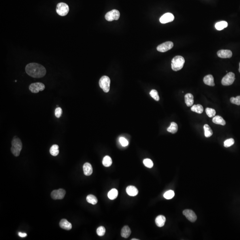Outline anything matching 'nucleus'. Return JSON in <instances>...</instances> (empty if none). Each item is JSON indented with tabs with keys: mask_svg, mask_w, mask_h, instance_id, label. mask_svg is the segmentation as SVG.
<instances>
[{
	"mask_svg": "<svg viewBox=\"0 0 240 240\" xmlns=\"http://www.w3.org/2000/svg\"><path fill=\"white\" fill-rule=\"evenodd\" d=\"M132 240H138V239H131Z\"/></svg>",
	"mask_w": 240,
	"mask_h": 240,
	"instance_id": "41",
	"label": "nucleus"
},
{
	"mask_svg": "<svg viewBox=\"0 0 240 240\" xmlns=\"http://www.w3.org/2000/svg\"><path fill=\"white\" fill-rule=\"evenodd\" d=\"M86 200L88 203L93 205L96 204L98 201L97 198L95 196L92 194L88 195L87 196Z\"/></svg>",
	"mask_w": 240,
	"mask_h": 240,
	"instance_id": "29",
	"label": "nucleus"
},
{
	"mask_svg": "<svg viewBox=\"0 0 240 240\" xmlns=\"http://www.w3.org/2000/svg\"><path fill=\"white\" fill-rule=\"evenodd\" d=\"M205 112L207 114V116L209 118H213L214 117L216 113L215 109L209 108H207L205 109Z\"/></svg>",
	"mask_w": 240,
	"mask_h": 240,
	"instance_id": "31",
	"label": "nucleus"
},
{
	"mask_svg": "<svg viewBox=\"0 0 240 240\" xmlns=\"http://www.w3.org/2000/svg\"><path fill=\"white\" fill-rule=\"evenodd\" d=\"M234 140L233 138H229L226 140L224 142V145L226 148L230 147L231 146L233 145L234 144Z\"/></svg>",
	"mask_w": 240,
	"mask_h": 240,
	"instance_id": "34",
	"label": "nucleus"
},
{
	"mask_svg": "<svg viewBox=\"0 0 240 240\" xmlns=\"http://www.w3.org/2000/svg\"><path fill=\"white\" fill-rule=\"evenodd\" d=\"M45 88V85L41 82L32 83L29 86V90L33 93H38L39 91L44 90Z\"/></svg>",
	"mask_w": 240,
	"mask_h": 240,
	"instance_id": "8",
	"label": "nucleus"
},
{
	"mask_svg": "<svg viewBox=\"0 0 240 240\" xmlns=\"http://www.w3.org/2000/svg\"><path fill=\"white\" fill-rule=\"evenodd\" d=\"M143 164L144 165L148 168H152L154 166V163L153 161L150 159H145L143 160Z\"/></svg>",
	"mask_w": 240,
	"mask_h": 240,
	"instance_id": "32",
	"label": "nucleus"
},
{
	"mask_svg": "<svg viewBox=\"0 0 240 240\" xmlns=\"http://www.w3.org/2000/svg\"><path fill=\"white\" fill-rule=\"evenodd\" d=\"M65 194L66 192L64 190L60 189L52 192L51 196L54 200H61L63 199Z\"/></svg>",
	"mask_w": 240,
	"mask_h": 240,
	"instance_id": "9",
	"label": "nucleus"
},
{
	"mask_svg": "<svg viewBox=\"0 0 240 240\" xmlns=\"http://www.w3.org/2000/svg\"><path fill=\"white\" fill-rule=\"evenodd\" d=\"M218 56L222 58H230L232 56V52L229 50H222L217 53Z\"/></svg>",
	"mask_w": 240,
	"mask_h": 240,
	"instance_id": "13",
	"label": "nucleus"
},
{
	"mask_svg": "<svg viewBox=\"0 0 240 240\" xmlns=\"http://www.w3.org/2000/svg\"><path fill=\"white\" fill-rule=\"evenodd\" d=\"M131 233V231L130 228L127 226H124L121 231V235L124 238H127L129 237Z\"/></svg>",
	"mask_w": 240,
	"mask_h": 240,
	"instance_id": "20",
	"label": "nucleus"
},
{
	"mask_svg": "<svg viewBox=\"0 0 240 240\" xmlns=\"http://www.w3.org/2000/svg\"><path fill=\"white\" fill-rule=\"evenodd\" d=\"M102 164L103 165L106 167H108L111 166L112 164V160L110 156H106L104 157L102 160Z\"/></svg>",
	"mask_w": 240,
	"mask_h": 240,
	"instance_id": "26",
	"label": "nucleus"
},
{
	"mask_svg": "<svg viewBox=\"0 0 240 240\" xmlns=\"http://www.w3.org/2000/svg\"><path fill=\"white\" fill-rule=\"evenodd\" d=\"M174 195H175V194H174V191L172 190H170L165 193L164 194V197L166 199L169 200L173 198Z\"/></svg>",
	"mask_w": 240,
	"mask_h": 240,
	"instance_id": "30",
	"label": "nucleus"
},
{
	"mask_svg": "<svg viewBox=\"0 0 240 240\" xmlns=\"http://www.w3.org/2000/svg\"><path fill=\"white\" fill-rule=\"evenodd\" d=\"M120 14L118 10H113L108 12L105 14V18L107 21L112 22L114 20H118L119 18Z\"/></svg>",
	"mask_w": 240,
	"mask_h": 240,
	"instance_id": "7",
	"label": "nucleus"
},
{
	"mask_svg": "<svg viewBox=\"0 0 240 240\" xmlns=\"http://www.w3.org/2000/svg\"><path fill=\"white\" fill-rule=\"evenodd\" d=\"M230 101L232 104L240 105V96H238L236 97H232L230 99Z\"/></svg>",
	"mask_w": 240,
	"mask_h": 240,
	"instance_id": "36",
	"label": "nucleus"
},
{
	"mask_svg": "<svg viewBox=\"0 0 240 240\" xmlns=\"http://www.w3.org/2000/svg\"><path fill=\"white\" fill-rule=\"evenodd\" d=\"M194 96L191 93H187L185 96V103L188 107L192 106L194 103Z\"/></svg>",
	"mask_w": 240,
	"mask_h": 240,
	"instance_id": "17",
	"label": "nucleus"
},
{
	"mask_svg": "<svg viewBox=\"0 0 240 240\" xmlns=\"http://www.w3.org/2000/svg\"><path fill=\"white\" fill-rule=\"evenodd\" d=\"M60 226L61 228L66 230H69L72 228V224L65 219H63L60 222Z\"/></svg>",
	"mask_w": 240,
	"mask_h": 240,
	"instance_id": "15",
	"label": "nucleus"
},
{
	"mask_svg": "<svg viewBox=\"0 0 240 240\" xmlns=\"http://www.w3.org/2000/svg\"><path fill=\"white\" fill-rule=\"evenodd\" d=\"M50 153L53 156H56L59 153V146L57 145H54L52 146L50 149Z\"/></svg>",
	"mask_w": 240,
	"mask_h": 240,
	"instance_id": "24",
	"label": "nucleus"
},
{
	"mask_svg": "<svg viewBox=\"0 0 240 240\" xmlns=\"http://www.w3.org/2000/svg\"><path fill=\"white\" fill-rule=\"evenodd\" d=\"M212 121L214 123L216 124H221L222 126H225L226 124V121L224 120V119L221 116H214L213 118Z\"/></svg>",
	"mask_w": 240,
	"mask_h": 240,
	"instance_id": "21",
	"label": "nucleus"
},
{
	"mask_svg": "<svg viewBox=\"0 0 240 240\" xmlns=\"http://www.w3.org/2000/svg\"><path fill=\"white\" fill-rule=\"evenodd\" d=\"M174 19V17L173 15L171 13H167L161 16V18H160V22L161 23L165 24L173 22Z\"/></svg>",
	"mask_w": 240,
	"mask_h": 240,
	"instance_id": "12",
	"label": "nucleus"
},
{
	"mask_svg": "<svg viewBox=\"0 0 240 240\" xmlns=\"http://www.w3.org/2000/svg\"><path fill=\"white\" fill-rule=\"evenodd\" d=\"M68 5L63 2L58 3L56 5V12L61 16H65L69 12Z\"/></svg>",
	"mask_w": 240,
	"mask_h": 240,
	"instance_id": "5",
	"label": "nucleus"
},
{
	"mask_svg": "<svg viewBox=\"0 0 240 240\" xmlns=\"http://www.w3.org/2000/svg\"><path fill=\"white\" fill-rule=\"evenodd\" d=\"M22 148V144L21 140L17 137H14L12 141L11 152L15 156L20 155V151Z\"/></svg>",
	"mask_w": 240,
	"mask_h": 240,
	"instance_id": "2",
	"label": "nucleus"
},
{
	"mask_svg": "<svg viewBox=\"0 0 240 240\" xmlns=\"http://www.w3.org/2000/svg\"><path fill=\"white\" fill-rule=\"evenodd\" d=\"M173 46V42H171V41H167V42H164L162 44L159 45L157 47L156 50L160 52L164 53V52H165L171 50Z\"/></svg>",
	"mask_w": 240,
	"mask_h": 240,
	"instance_id": "10",
	"label": "nucleus"
},
{
	"mask_svg": "<svg viewBox=\"0 0 240 240\" xmlns=\"http://www.w3.org/2000/svg\"><path fill=\"white\" fill-rule=\"evenodd\" d=\"M191 111L192 112H196L197 114H201L203 113L204 109L202 105L198 104V105H192L191 107Z\"/></svg>",
	"mask_w": 240,
	"mask_h": 240,
	"instance_id": "23",
	"label": "nucleus"
},
{
	"mask_svg": "<svg viewBox=\"0 0 240 240\" xmlns=\"http://www.w3.org/2000/svg\"><path fill=\"white\" fill-rule=\"evenodd\" d=\"M62 114V109L61 107H57L55 111V115L57 118H60L61 117Z\"/></svg>",
	"mask_w": 240,
	"mask_h": 240,
	"instance_id": "37",
	"label": "nucleus"
},
{
	"mask_svg": "<svg viewBox=\"0 0 240 240\" xmlns=\"http://www.w3.org/2000/svg\"><path fill=\"white\" fill-rule=\"evenodd\" d=\"M105 231L106 230H105V228L101 226L97 228V233L99 236H103L105 234Z\"/></svg>",
	"mask_w": 240,
	"mask_h": 240,
	"instance_id": "35",
	"label": "nucleus"
},
{
	"mask_svg": "<svg viewBox=\"0 0 240 240\" xmlns=\"http://www.w3.org/2000/svg\"><path fill=\"white\" fill-rule=\"evenodd\" d=\"M228 23L225 21H222L217 23L215 24V28L218 30H222L228 27Z\"/></svg>",
	"mask_w": 240,
	"mask_h": 240,
	"instance_id": "28",
	"label": "nucleus"
},
{
	"mask_svg": "<svg viewBox=\"0 0 240 240\" xmlns=\"http://www.w3.org/2000/svg\"><path fill=\"white\" fill-rule=\"evenodd\" d=\"M204 129L205 136V137H210L213 135V131L208 124H205L204 126Z\"/></svg>",
	"mask_w": 240,
	"mask_h": 240,
	"instance_id": "25",
	"label": "nucleus"
},
{
	"mask_svg": "<svg viewBox=\"0 0 240 240\" xmlns=\"http://www.w3.org/2000/svg\"><path fill=\"white\" fill-rule=\"evenodd\" d=\"M178 130V126L177 124L174 122H171L170 126L167 128V131L173 134L176 133Z\"/></svg>",
	"mask_w": 240,
	"mask_h": 240,
	"instance_id": "22",
	"label": "nucleus"
},
{
	"mask_svg": "<svg viewBox=\"0 0 240 240\" xmlns=\"http://www.w3.org/2000/svg\"><path fill=\"white\" fill-rule=\"evenodd\" d=\"M239 72H240V64H239Z\"/></svg>",
	"mask_w": 240,
	"mask_h": 240,
	"instance_id": "40",
	"label": "nucleus"
},
{
	"mask_svg": "<svg viewBox=\"0 0 240 240\" xmlns=\"http://www.w3.org/2000/svg\"><path fill=\"white\" fill-rule=\"evenodd\" d=\"M183 215L186 216L188 220L192 222H194L197 219V217L194 212L190 209H186L183 212Z\"/></svg>",
	"mask_w": 240,
	"mask_h": 240,
	"instance_id": "11",
	"label": "nucleus"
},
{
	"mask_svg": "<svg viewBox=\"0 0 240 240\" xmlns=\"http://www.w3.org/2000/svg\"><path fill=\"white\" fill-rule=\"evenodd\" d=\"M118 191L115 189H113L108 192V196L110 200H114L118 197Z\"/></svg>",
	"mask_w": 240,
	"mask_h": 240,
	"instance_id": "27",
	"label": "nucleus"
},
{
	"mask_svg": "<svg viewBox=\"0 0 240 240\" xmlns=\"http://www.w3.org/2000/svg\"><path fill=\"white\" fill-rule=\"evenodd\" d=\"M235 74L232 72H229L223 78L222 80V85L225 86H230L235 81Z\"/></svg>",
	"mask_w": 240,
	"mask_h": 240,
	"instance_id": "6",
	"label": "nucleus"
},
{
	"mask_svg": "<svg viewBox=\"0 0 240 240\" xmlns=\"http://www.w3.org/2000/svg\"><path fill=\"white\" fill-rule=\"evenodd\" d=\"M83 168L84 174L86 176H90L92 174V168L90 164L88 162L84 164Z\"/></svg>",
	"mask_w": 240,
	"mask_h": 240,
	"instance_id": "16",
	"label": "nucleus"
},
{
	"mask_svg": "<svg viewBox=\"0 0 240 240\" xmlns=\"http://www.w3.org/2000/svg\"><path fill=\"white\" fill-rule=\"evenodd\" d=\"M120 143H121L122 146L124 147H126L128 144V142L127 140L124 137H121L119 139Z\"/></svg>",
	"mask_w": 240,
	"mask_h": 240,
	"instance_id": "38",
	"label": "nucleus"
},
{
	"mask_svg": "<svg viewBox=\"0 0 240 240\" xmlns=\"http://www.w3.org/2000/svg\"><path fill=\"white\" fill-rule=\"evenodd\" d=\"M166 221V218L163 215H159L155 219V223L156 226L159 227L163 226Z\"/></svg>",
	"mask_w": 240,
	"mask_h": 240,
	"instance_id": "19",
	"label": "nucleus"
},
{
	"mask_svg": "<svg viewBox=\"0 0 240 240\" xmlns=\"http://www.w3.org/2000/svg\"><path fill=\"white\" fill-rule=\"evenodd\" d=\"M25 71L27 74L34 78H43L46 75V68L41 65L36 63L29 64L25 67Z\"/></svg>",
	"mask_w": 240,
	"mask_h": 240,
	"instance_id": "1",
	"label": "nucleus"
},
{
	"mask_svg": "<svg viewBox=\"0 0 240 240\" xmlns=\"http://www.w3.org/2000/svg\"><path fill=\"white\" fill-rule=\"evenodd\" d=\"M19 236L21 237H24L27 236V234L24 233L19 232L18 233Z\"/></svg>",
	"mask_w": 240,
	"mask_h": 240,
	"instance_id": "39",
	"label": "nucleus"
},
{
	"mask_svg": "<svg viewBox=\"0 0 240 240\" xmlns=\"http://www.w3.org/2000/svg\"><path fill=\"white\" fill-rule=\"evenodd\" d=\"M99 84L104 92H109L110 89V79L108 76H102L99 80Z\"/></svg>",
	"mask_w": 240,
	"mask_h": 240,
	"instance_id": "4",
	"label": "nucleus"
},
{
	"mask_svg": "<svg viewBox=\"0 0 240 240\" xmlns=\"http://www.w3.org/2000/svg\"><path fill=\"white\" fill-rule=\"evenodd\" d=\"M203 82L205 85L210 86H215V83L214 82V78L212 75H208L205 76L203 79Z\"/></svg>",
	"mask_w": 240,
	"mask_h": 240,
	"instance_id": "18",
	"label": "nucleus"
},
{
	"mask_svg": "<svg viewBox=\"0 0 240 240\" xmlns=\"http://www.w3.org/2000/svg\"><path fill=\"white\" fill-rule=\"evenodd\" d=\"M127 194L130 196H136L138 193V190L136 187L134 186H128L126 189Z\"/></svg>",
	"mask_w": 240,
	"mask_h": 240,
	"instance_id": "14",
	"label": "nucleus"
},
{
	"mask_svg": "<svg viewBox=\"0 0 240 240\" xmlns=\"http://www.w3.org/2000/svg\"><path fill=\"white\" fill-rule=\"evenodd\" d=\"M184 57L181 56H177L173 57L171 63V67L173 71H177L182 69L185 64Z\"/></svg>",
	"mask_w": 240,
	"mask_h": 240,
	"instance_id": "3",
	"label": "nucleus"
},
{
	"mask_svg": "<svg viewBox=\"0 0 240 240\" xmlns=\"http://www.w3.org/2000/svg\"><path fill=\"white\" fill-rule=\"evenodd\" d=\"M151 97H153L155 100L156 101H159L160 100L159 96L158 91L155 90H153L151 91L150 93Z\"/></svg>",
	"mask_w": 240,
	"mask_h": 240,
	"instance_id": "33",
	"label": "nucleus"
}]
</instances>
